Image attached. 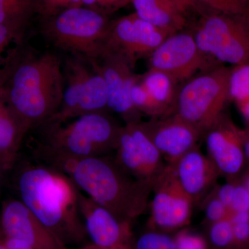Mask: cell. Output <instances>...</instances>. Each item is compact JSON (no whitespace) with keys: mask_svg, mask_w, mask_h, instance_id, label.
I'll return each instance as SVG.
<instances>
[{"mask_svg":"<svg viewBox=\"0 0 249 249\" xmlns=\"http://www.w3.org/2000/svg\"><path fill=\"white\" fill-rule=\"evenodd\" d=\"M15 186L18 199L64 245L88 244L80 190L67 175L31 158L19 165Z\"/></svg>","mask_w":249,"mask_h":249,"instance_id":"obj_1","label":"cell"},{"mask_svg":"<svg viewBox=\"0 0 249 249\" xmlns=\"http://www.w3.org/2000/svg\"><path fill=\"white\" fill-rule=\"evenodd\" d=\"M1 91L26 133L49 120L58 110L65 89L63 59L53 52H31L6 75Z\"/></svg>","mask_w":249,"mask_h":249,"instance_id":"obj_2","label":"cell"},{"mask_svg":"<svg viewBox=\"0 0 249 249\" xmlns=\"http://www.w3.org/2000/svg\"><path fill=\"white\" fill-rule=\"evenodd\" d=\"M45 163L65 173L80 191L121 220L132 223L148 209L153 186L126 173L112 156L57 159Z\"/></svg>","mask_w":249,"mask_h":249,"instance_id":"obj_3","label":"cell"},{"mask_svg":"<svg viewBox=\"0 0 249 249\" xmlns=\"http://www.w3.org/2000/svg\"><path fill=\"white\" fill-rule=\"evenodd\" d=\"M122 126L109 111L90 113L63 123H44L37 129L32 157L42 163L57 159H84L115 151Z\"/></svg>","mask_w":249,"mask_h":249,"instance_id":"obj_4","label":"cell"},{"mask_svg":"<svg viewBox=\"0 0 249 249\" xmlns=\"http://www.w3.org/2000/svg\"><path fill=\"white\" fill-rule=\"evenodd\" d=\"M40 19V33L47 42L67 55L98 60L106 51L111 21L84 6Z\"/></svg>","mask_w":249,"mask_h":249,"instance_id":"obj_5","label":"cell"},{"mask_svg":"<svg viewBox=\"0 0 249 249\" xmlns=\"http://www.w3.org/2000/svg\"><path fill=\"white\" fill-rule=\"evenodd\" d=\"M231 67L217 65L186 80L178 90L174 114L205 132L223 114L229 101Z\"/></svg>","mask_w":249,"mask_h":249,"instance_id":"obj_6","label":"cell"},{"mask_svg":"<svg viewBox=\"0 0 249 249\" xmlns=\"http://www.w3.org/2000/svg\"><path fill=\"white\" fill-rule=\"evenodd\" d=\"M63 73L65 89L61 105L46 122L63 124L90 113L109 111L107 85L97 60L67 55L63 59Z\"/></svg>","mask_w":249,"mask_h":249,"instance_id":"obj_7","label":"cell"},{"mask_svg":"<svg viewBox=\"0 0 249 249\" xmlns=\"http://www.w3.org/2000/svg\"><path fill=\"white\" fill-rule=\"evenodd\" d=\"M191 33L199 50L214 63L236 66L249 62V27L242 16L209 15Z\"/></svg>","mask_w":249,"mask_h":249,"instance_id":"obj_8","label":"cell"},{"mask_svg":"<svg viewBox=\"0 0 249 249\" xmlns=\"http://www.w3.org/2000/svg\"><path fill=\"white\" fill-rule=\"evenodd\" d=\"M140 123L122 126L114 158L129 175L154 186L166 163Z\"/></svg>","mask_w":249,"mask_h":249,"instance_id":"obj_9","label":"cell"},{"mask_svg":"<svg viewBox=\"0 0 249 249\" xmlns=\"http://www.w3.org/2000/svg\"><path fill=\"white\" fill-rule=\"evenodd\" d=\"M151 195L148 207L150 229L170 231L188 224L195 202L183 191L173 166L166 164L156 181Z\"/></svg>","mask_w":249,"mask_h":249,"instance_id":"obj_10","label":"cell"},{"mask_svg":"<svg viewBox=\"0 0 249 249\" xmlns=\"http://www.w3.org/2000/svg\"><path fill=\"white\" fill-rule=\"evenodd\" d=\"M149 59L150 69L164 72L178 83L219 65L205 56L191 32L183 30L168 36Z\"/></svg>","mask_w":249,"mask_h":249,"instance_id":"obj_11","label":"cell"},{"mask_svg":"<svg viewBox=\"0 0 249 249\" xmlns=\"http://www.w3.org/2000/svg\"><path fill=\"white\" fill-rule=\"evenodd\" d=\"M169 36L133 13L111 21L106 51L120 54L134 67L139 59L150 56Z\"/></svg>","mask_w":249,"mask_h":249,"instance_id":"obj_12","label":"cell"},{"mask_svg":"<svg viewBox=\"0 0 249 249\" xmlns=\"http://www.w3.org/2000/svg\"><path fill=\"white\" fill-rule=\"evenodd\" d=\"M97 63L107 85L109 111L120 116L124 124L142 122V115L131 96L140 75L134 73V67L127 59L114 52L106 51Z\"/></svg>","mask_w":249,"mask_h":249,"instance_id":"obj_13","label":"cell"},{"mask_svg":"<svg viewBox=\"0 0 249 249\" xmlns=\"http://www.w3.org/2000/svg\"><path fill=\"white\" fill-rule=\"evenodd\" d=\"M208 156L220 175L233 179L245 167V130L239 128L229 116L222 114L206 132Z\"/></svg>","mask_w":249,"mask_h":249,"instance_id":"obj_14","label":"cell"},{"mask_svg":"<svg viewBox=\"0 0 249 249\" xmlns=\"http://www.w3.org/2000/svg\"><path fill=\"white\" fill-rule=\"evenodd\" d=\"M78 205L90 243L106 249L132 245V223L121 220L80 191Z\"/></svg>","mask_w":249,"mask_h":249,"instance_id":"obj_15","label":"cell"},{"mask_svg":"<svg viewBox=\"0 0 249 249\" xmlns=\"http://www.w3.org/2000/svg\"><path fill=\"white\" fill-rule=\"evenodd\" d=\"M140 124L165 163L172 166L185 154L198 146L203 137L196 127L176 114L142 121Z\"/></svg>","mask_w":249,"mask_h":249,"instance_id":"obj_16","label":"cell"},{"mask_svg":"<svg viewBox=\"0 0 249 249\" xmlns=\"http://www.w3.org/2000/svg\"><path fill=\"white\" fill-rule=\"evenodd\" d=\"M0 229L6 237L24 241L34 249H69L18 199L2 203Z\"/></svg>","mask_w":249,"mask_h":249,"instance_id":"obj_17","label":"cell"},{"mask_svg":"<svg viewBox=\"0 0 249 249\" xmlns=\"http://www.w3.org/2000/svg\"><path fill=\"white\" fill-rule=\"evenodd\" d=\"M173 167L183 191L194 202L204 197L220 176L213 162L199 146L185 154Z\"/></svg>","mask_w":249,"mask_h":249,"instance_id":"obj_18","label":"cell"},{"mask_svg":"<svg viewBox=\"0 0 249 249\" xmlns=\"http://www.w3.org/2000/svg\"><path fill=\"white\" fill-rule=\"evenodd\" d=\"M134 14L171 35L182 31L186 19L175 0H130Z\"/></svg>","mask_w":249,"mask_h":249,"instance_id":"obj_19","label":"cell"},{"mask_svg":"<svg viewBox=\"0 0 249 249\" xmlns=\"http://www.w3.org/2000/svg\"><path fill=\"white\" fill-rule=\"evenodd\" d=\"M27 134L10 109L0 88V166L4 173L12 170L17 163Z\"/></svg>","mask_w":249,"mask_h":249,"instance_id":"obj_20","label":"cell"},{"mask_svg":"<svg viewBox=\"0 0 249 249\" xmlns=\"http://www.w3.org/2000/svg\"><path fill=\"white\" fill-rule=\"evenodd\" d=\"M141 80L156 102L163 108L168 116L174 114L178 94V83L164 72L149 69Z\"/></svg>","mask_w":249,"mask_h":249,"instance_id":"obj_21","label":"cell"},{"mask_svg":"<svg viewBox=\"0 0 249 249\" xmlns=\"http://www.w3.org/2000/svg\"><path fill=\"white\" fill-rule=\"evenodd\" d=\"M34 15L31 0H0V24L20 30Z\"/></svg>","mask_w":249,"mask_h":249,"instance_id":"obj_22","label":"cell"},{"mask_svg":"<svg viewBox=\"0 0 249 249\" xmlns=\"http://www.w3.org/2000/svg\"><path fill=\"white\" fill-rule=\"evenodd\" d=\"M131 96L134 106L142 116L146 115L151 119L168 116L164 109L156 102L145 88L141 80V75L132 88Z\"/></svg>","mask_w":249,"mask_h":249,"instance_id":"obj_23","label":"cell"},{"mask_svg":"<svg viewBox=\"0 0 249 249\" xmlns=\"http://www.w3.org/2000/svg\"><path fill=\"white\" fill-rule=\"evenodd\" d=\"M229 95L236 103L249 97V62L231 67Z\"/></svg>","mask_w":249,"mask_h":249,"instance_id":"obj_24","label":"cell"},{"mask_svg":"<svg viewBox=\"0 0 249 249\" xmlns=\"http://www.w3.org/2000/svg\"><path fill=\"white\" fill-rule=\"evenodd\" d=\"M131 249H177L174 237L150 229L134 239Z\"/></svg>","mask_w":249,"mask_h":249,"instance_id":"obj_25","label":"cell"},{"mask_svg":"<svg viewBox=\"0 0 249 249\" xmlns=\"http://www.w3.org/2000/svg\"><path fill=\"white\" fill-rule=\"evenodd\" d=\"M34 14L39 19L52 17L72 8L83 6L82 0H31Z\"/></svg>","mask_w":249,"mask_h":249,"instance_id":"obj_26","label":"cell"},{"mask_svg":"<svg viewBox=\"0 0 249 249\" xmlns=\"http://www.w3.org/2000/svg\"><path fill=\"white\" fill-rule=\"evenodd\" d=\"M209 238L216 248L228 249L234 247L233 230L229 217L211 224Z\"/></svg>","mask_w":249,"mask_h":249,"instance_id":"obj_27","label":"cell"},{"mask_svg":"<svg viewBox=\"0 0 249 249\" xmlns=\"http://www.w3.org/2000/svg\"><path fill=\"white\" fill-rule=\"evenodd\" d=\"M190 4L199 2L219 14L240 16L247 11V0H189Z\"/></svg>","mask_w":249,"mask_h":249,"instance_id":"obj_28","label":"cell"},{"mask_svg":"<svg viewBox=\"0 0 249 249\" xmlns=\"http://www.w3.org/2000/svg\"><path fill=\"white\" fill-rule=\"evenodd\" d=\"M205 217L209 224H213L230 217L231 212L222 201L211 192L204 202Z\"/></svg>","mask_w":249,"mask_h":249,"instance_id":"obj_29","label":"cell"},{"mask_svg":"<svg viewBox=\"0 0 249 249\" xmlns=\"http://www.w3.org/2000/svg\"><path fill=\"white\" fill-rule=\"evenodd\" d=\"M177 249H208L202 236L188 230H181L174 237Z\"/></svg>","mask_w":249,"mask_h":249,"instance_id":"obj_30","label":"cell"},{"mask_svg":"<svg viewBox=\"0 0 249 249\" xmlns=\"http://www.w3.org/2000/svg\"><path fill=\"white\" fill-rule=\"evenodd\" d=\"M83 6L105 16L129 4L130 0H82Z\"/></svg>","mask_w":249,"mask_h":249,"instance_id":"obj_31","label":"cell"},{"mask_svg":"<svg viewBox=\"0 0 249 249\" xmlns=\"http://www.w3.org/2000/svg\"><path fill=\"white\" fill-rule=\"evenodd\" d=\"M230 211L231 213L249 211V193L243 181H236L235 192Z\"/></svg>","mask_w":249,"mask_h":249,"instance_id":"obj_32","label":"cell"},{"mask_svg":"<svg viewBox=\"0 0 249 249\" xmlns=\"http://www.w3.org/2000/svg\"><path fill=\"white\" fill-rule=\"evenodd\" d=\"M232 224L234 247L243 249L249 245V221Z\"/></svg>","mask_w":249,"mask_h":249,"instance_id":"obj_33","label":"cell"},{"mask_svg":"<svg viewBox=\"0 0 249 249\" xmlns=\"http://www.w3.org/2000/svg\"><path fill=\"white\" fill-rule=\"evenodd\" d=\"M229 180H230L229 182L221 185L213 192L218 199L222 201V204L230 211L234 192H235L236 181L235 178Z\"/></svg>","mask_w":249,"mask_h":249,"instance_id":"obj_34","label":"cell"},{"mask_svg":"<svg viewBox=\"0 0 249 249\" xmlns=\"http://www.w3.org/2000/svg\"><path fill=\"white\" fill-rule=\"evenodd\" d=\"M5 242L8 249H34L27 242L18 239L5 236Z\"/></svg>","mask_w":249,"mask_h":249,"instance_id":"obj_35","label":"cell"},{"mask_svg":"<svg viewBox=\"0 0 249 249\" xmlns=\"http://www.w3.org/2000/svg\"><path fill=\"white\" fill-rule=\"evenodd\" d=\"M237 105L242 115L245 116L247 121H249V97L237 103Z\"/></svg>","mask_w":249,"mask_h":249,"instance_id":"obj_36","label":"cell"},{"mask_svg":"<svg viewBox=\"0 0 249 249\" xmlns=\"http://www.w3.org/2000/svg\"><path fill=\"white\" fill-rule=\"evenodd\" d=\"M131 248H132V245L111 249L101 248V247H97V246L93 245V244L88 243L86 245L82 246L79 249H131Z\"/></svg>","mask_w":249,"mask_h":249,"instance_id":"obj_37","label":"cell"},{"mask_svg":"<svg viewBox=\"0 0 249 249\" xmlns=\"http://www.w3.org/2000/svg\"><path fill=\"white\" fill-rule=\"evenodd\" d=\"M244 150L246 160H249V127L245 130V142H244Z\"/></svg>","mask_w":249,"mask_h":249,"instance_id":"obj_38","label":"cell"},{"mask_svg":"<svg viewBox=\"0 0 249 249\" xmlns=\"http://www.w3.org/2000/svg\"><path fill=\"white\" fill-rule=\"evenodd\" d=\"M175 1L179 5L180 7H181L183 11H185V9L191 5L190 4L189 0H175Z\"/></svg>","mask_w":249,"mask_h":249,"instance_id":"obj_39","label":"cell"},{"mask_svg":"<svg viewBox=\"0 0 249 249\" xmlns=\"http://www.w3.org/2000/svg\"><path fill=\"white\" fill-rule=\"evenodd\" d=\"M0 249H8L5 242V236L0 229Z\"/></svg>","mask_w":249,"mask_h":249,"instance_id":"obj_40","label":"cell"},{"mask_svg":"<svg viewBox=\"0 0 249 249\" xmlns=\"http://www.w3.org/2000/svg\"><path fill=\"white\" fill-rule=\"evenodd\" d=\"M4 171L0 166V198H1V188H2L3 181H4Z\"/></svg>","mask_w":249,"mask_h":249,"instance_id":"obj_41","label":"cell"},{"mask_svg":"<svg viewBox=\"0 0 249 249\" xmlns=\"http://www.w3.org/2000/svg\"><path fill=\"white\" fill-rule=\"evenodd\" d=\"M242 181L245 183L246 188H247V191H248L249 196V171L248 173L246 174L245 178H244Z\"/></svg>","mask_w":249,"mask_h":249,"instance_id":"obj_42","label":"cell"},{"mask_svg":"<svg viewBox=\"0 0 249 249\" xmlns=\"http://www.w3.org/2000/svg\"><path fill=\"white\" fill-rule=\"evenodd\" d=\"M240 16L243 18V19H245V22H247L249 27V9H247V11L243 14L240 15Z\"/></svg>","mask_w":249,"mask_h":249,"instance_id":"obj_43","label":"cell"},{"mask_svg":"<svg viewBox=\"0 0 249 249\" xmlns=\"http://www.w3.org/2000/svg\"><path fill=\"white\" fill-rule=\"evenodd\" d=\"M1 53H0V55H1Z\"/></svg>","mask_w":249,"mask_h":249,"instance_id":"obj_44","label":"cell"}]
</instances>
